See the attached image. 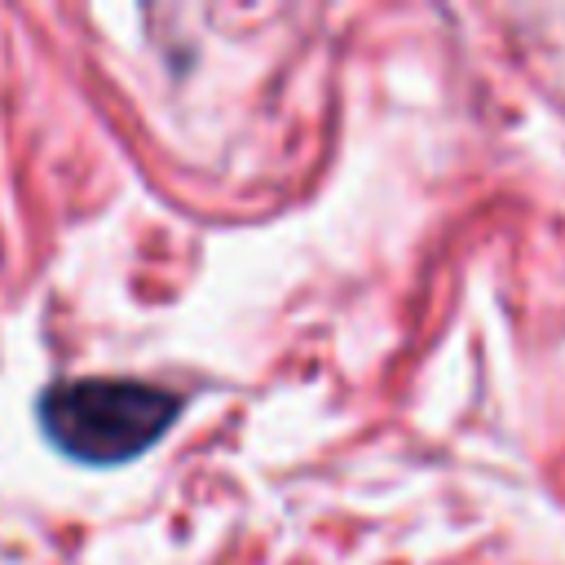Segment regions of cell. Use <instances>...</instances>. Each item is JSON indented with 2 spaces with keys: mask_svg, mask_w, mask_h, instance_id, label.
<instances>
[{
  "mask_svg": "<svg viewBox=\"0 0 565 565\" xmlns=\"http://www.w3.org/2000/svg\"><path fill=\"white\" fill-rule=\"evenodd\" d=\"M181 406L185 402L172 388H159L146 380L93 375V380H62L44 388L40 424L62 455L110 468L150 450L172 428Z\"/></svg>",
  "mask_w": 565,
  "mask_h": 565,
  "instance_id": "obj_1",
  "label": "cell"
}]
</instances>
